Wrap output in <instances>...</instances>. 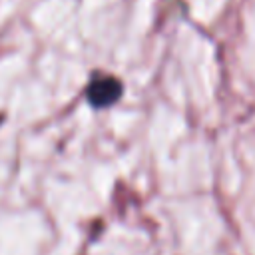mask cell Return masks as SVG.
I'll use <instances>...</instances> for the list:
<instances>
[{
  "mask_svg": "<svg viewBox=\"0 0 255 255\" xmlns=\"http://www.w3.org/2000/svg\"><path fill=\"white\" fill-rule=\"evenodd\" d=\"M120 84L112 78H102L98 82H94L88 90V98L94 106H108L112 104L118 96H120Z\"/></svg>",
  "mask_w": 255,
  "mask_h": 255,
  "instance_id": "cell-1",
  "label": "cell"
}]
</instances>
